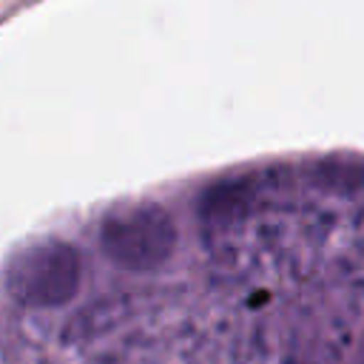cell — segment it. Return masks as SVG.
<instances>
[{"instance_id": "6da1fadb", "label": "cell", "mask_w": 364, "mask_h": 364, "mask_svg": "<svg viewBox=\"0 0 364 364\" xmlns=\"http://www.w3.org/2000/svg\"><path fill=\"white\" fill-rule=\"evenodd\" d=\"M102 253L122 270L145 273L168 262L176 247L171 213L154 202L111 210L100 225Z\"/></svg>"}, {"instance_id": "7a4b0ae2", "label": "cell", "mask_w": 364, "mask_h": 364, "mask_svg": "<svg viewBox=\"0 0 364 364\" xmlns=\"http://www.w3.org/2000/svg\"><path fill=\"white\" fill-rule=\"evenodd\" d=\"M80 287V256L65 242H43L23 250L9 267V290L26 307H57Z\"/></svg>"}]
</instances>
